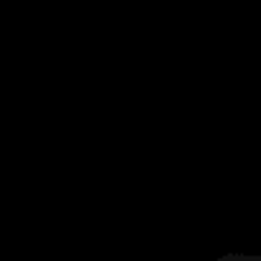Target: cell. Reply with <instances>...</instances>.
Segmentation results:
<instances>
[{"label":"cell","mask_w":261,"mask_h":261,"mask_svg":"<svg viewBox=\"0 0 261 261\" xmlns=\"http://www.w3.org/2000/svg\"><path fill=\"white\" fill-rule=\"evenodd\" d=\"M220 261H261V256H243V253H228Z\"/></svg>","instance_id":"obj_1"}]
</instances>
